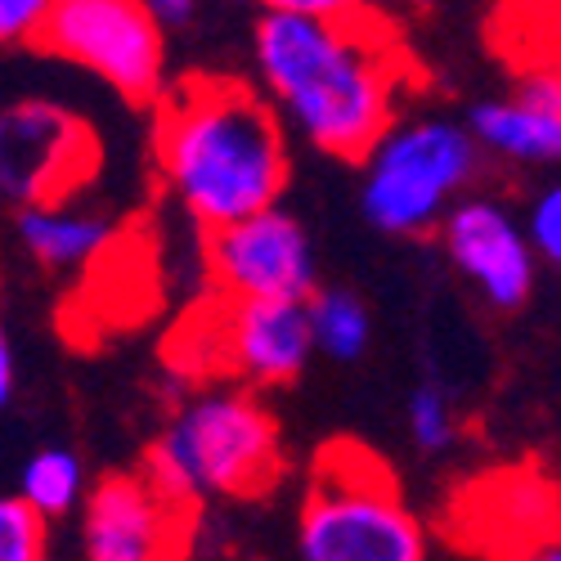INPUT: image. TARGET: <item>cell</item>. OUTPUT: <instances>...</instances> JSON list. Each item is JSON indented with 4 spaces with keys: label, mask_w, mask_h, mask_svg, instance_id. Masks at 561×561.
<instances>
[{
    "label": "cell",
    "mask_w": 561,
    "mask_h": 561,
    "mask_svg": "<svg viewBox=\"0 0 561 561\" xmlns=\"http://www.w3.org/2000/svg\"><path fill=\"white\" fill-rule=\"evenodd\" d=\"M252 50L265 100L323 153L359 162L396 122L404 55L368 10L351 19L265 14Z\"/></svg>",
    "instance_id": "1"
},
{
    "label": "cell",
    "mask_w": 561,
    "mask_h": 561,
    "mask_svg": "<svg viewBox=\"0 0 561 561\" xmlns=\"http://www.w3.org/2000/svg\"><path fill=\"white\" fill-rule=\"evenodd\" d=\"M153 153L175 203L203 229L274 207L288 190L278 108L239 77L194 72L162 85Z\"/></svg>",
    "instance_id": "2"
},
{
    "label": "cell",
    "mask_w": 561,
    "mask_h": 561,
    "mask_svg": "<svg viewBox=\"0 0 561 561\" xmlns=\"http://www.w3.org/2000/svg\"><path fill=\"white\" fill-rule=\"evenodd\" d=\"M278 477V427L252 391H203L175 413L145 458V481L175 503H198L203 494L256 499Z\"/></svg>",
    "instance_id": "3"
},
{
    "label": "cell",
    "mask_w": 561,
    "mask_h": 561,
    "mask_svg": "<svg viewBox=\"0 0 561 561\" xmlns=\"http://www.w3.org/2000/svg\"><path fill=\"white\" fill-rule=\"evenodd\" d=\"M301 561H427V530L391 467L355 445H323L301 503Z\"/></svg>",
    "instance_id": "4"
},
{
    "label": "cell",
    "mask_w": 561,
    "mask_h": 561,
    "mask_svg": "<svg viewBox=\"0 0 561 561\" xmlns=\"http://www.w3.org/2000/svg\"><path fill=\"white\" fill-rule=\"evenodd\" d=\"M364 162V216L382 233H432L477 175V139L445 117L391 122Z\"/></svg>",
    "instance_id": "5"
},
{
    "label": "cell",
    "mask_w": 561,
    "mask_h": 561,
    "mask_svg": "<svg viewBox=\"0 0 561 561\" xmlns=\"http://www.w3.org/2000/svg\"><path fill=\"white\" fill-rule=\"evenodd\" d=\"M36 45L130 104H153L167 85V27L153 23L145 0H55Z\"/></svg>",
    "instance_id": "6"
},
{
    "label": "cell",
    "mask_w": 561,
    "mask_h": 561,
    "mask_svg": "<svg viewBox=\"0 0 561 561\" xmlns=\"http://www.w3.org/2000/svg\"><path fill=\"white\" fill-rule=\"evenodd\" d=\"M100 171V139L50 100L0 108V194L10 203H64Z\"/></svg>",
    "instance_id": "7"
},
{
    "label": "cell",
    "mask_w": 561,
    "mask_h": 561,
    "mask_svg": "<svg viewBox=\"0 0 561 561\" xmlns=\"http://www.w3.org/2000/svg\"><path fill=\"white\" fill-rule=\"evenodd\" d=\"M198 314V342L175 337V346H203L207 364L203 373H229L252 387H284L310 364V319L306 301H229L216 297V306H203Z\"/></svg>",
    "instance_id": "8"
},
{
    "label": "cell",
    "mask_w": 561,
    "mask_h": 561,
    "mask_svg": "<svg viewBox=\"0 0 561 561\" xmlns=\"http://www.w3.org/2000/svg\"><path fill=\"white\" fill-rule=\"evenodd\" d=\"M207 274L229 301H306L319 288L306 229L278 203L207 229Z\"/></svg>",
    "instance_id": "9"
},
{
    "label": "cell",
    "mask_w": 561,
    "mask_h": 561,
    "mask_svg": "<svg viewBox=\"0 0 561 561\" xmlns=\"http://www.w3.org/2000/svg\"><path fill=\"white\" fill-rule=\"evenodd\" d=\"M81 512L85 561H184L194 535V503H175L135 477H108L90 490Z\"/></svg>",
    "instance_id": "10"
},
{
    "label": "cell",
    "mask_w": 561,
    "mask_h": 561,
    "mask_svg": "<svg viewBox=\"0 0 561 561\" xmlns=\"http://www.w3.org/2000/svg\"><path fill=\"white\" fill-rule=\"evenodd\" d=\"M552 526H557V499L535 467L490 472L472 485H462L458 507L449 517L458 543L494 561H526L539 543H552Z\"/></svg>",
    "instance_id": "11"
},
{
    "label": "cell",
    "mask_w": 561,
    "mask_h": 561,
    "mask_svg": "<svg viewBox=\"0 0 561 561\" xmlns=\"http://www.w3.org/2000/svg\"><path fill=\"white\" fill-rule=\"evenodd\" d=\"M440 239L458 274L481 288V297L499 310H517L535 293V252L522 225L490 198L454 203L440 216Z\"/></svg>",
    "instance_id": "12"
},
{
    "label": "cell",
    "mask_w": 561,
    "mask_h": 561,
    "mask_svg": "<svg viewBox=\"0 0 561 561\" xmlns=\"http://www.w3.org/2000/svg\"><path fill=\"white\" fill-rule=\"evenodd\" d=\"M467 135L477 139V149L503 153L512 162H557L561 153V81L552 64H535L512 100H490L472 108Z\"/></svg>",
    "instance_id": "13"
},
{
    "label": "cell",
    "mask_w": 561,
    "mask_h": 561,
    "mask_svg": "<svg viewBox=\"0 0 561 561\" xmlns=\"http://www.w3.org/2000/svg\"><path fill=\"white\" fill-rule=\"evenodd\" d=\"M19 243L50 270H77L90 265L108 243H113V225L95 211L64 203H27L19 207Z\"/></svg>",
    "instance_id": "14"
},
{
    "label": "cell",
    "mask_w": 561,
    "mask_h": 561,
    "mask_svg": "<svg viewBox=\"0 0 561 561\" xmlns=\"http://www.w3.org/2000/svg\"><path fill=\"white\" fill-rule=\"evenodd\" d=\"M306 319H310V342L329 359H359L368 351V310L355 293L342 288H314L306 297Z\"/></svg>",
    "instance_id": "15"
},
{
    "label": "cell",
    "mask_w": 561,
    "mask_h": 561,
    "mask_svg": "<svg viewBox=\"0 0 561 561\" xmlns=\"http://www.w3.org/2000/svg\"><path fill=\"white\" fill-rule=\"evenodd\" d=\"M19 499L41 522H59L85 499V472L72 449H41L27 458L19 477Z\"/></svg>",
    "instance_id": "16"
},
{
    "label": "cell",
    "mask_w": 561,
    "mask_h": 561,
    "mask_svg": "<svg viewBox=\"0 0 561 561\" xmlns=\"http://www.w3.org/2000/svg\"><path fill=\"white\" fill-rule=\"evenodd\" d=\"M409 436H413L417 449H427V454H440V449L454 445L458 417H454V409H449V400H445L440 387L423 382V387L409 396Z\"/></svg>",
    "instance_id": "17"
},
{
    "label": "cell",
    "mask_w": 561,
    "mask_h": 561,
    "mask_svg": "<svg viewBox=\"0 0 561 561\" xmlns=\"http://www.w3.org/2000/svg\"><path fill=\"white\" fill-rule=\"evenodd\" d=\"M0 561H45V522L19 494L0 499Z\"/></svg>",
    "instance_id": "18"
},
{
    "label": "cell",
    "mask_w": 561,
    "mask_h": 561,
    "mask_svg": "<svg viewBox=\"0 0 561 561\" xmlns=\"http://www.w3.org/2000/svg\"><path fill=\"white\" fill-rule=\"evenodd\" d=\"M522 233H526V243H530L535 256L561 261V194L557 190H543L530 203V216H526Z\"/></svg>",
    "instance_id": "19"
},
{
    "label": "cell",
    "mask_w": 561,
    "mask_h": 561,
    "mask_svg": "<svg viewBox=\"0 0 561 561\" xmlns=\"http://www.w3.org/2000/svg\"><path fill=\"white\" fill-rule=\"evenodd\" d=\"M55 0H0V45H32Z\"/></svg>",
    "instance_id": "20"
},
{
    "label": "cell",
    "mask_w": 561,
    "mask_h": 561,
    "mask_svg": "<svg viewBox=\"0 0 561 561\" xmlns=\"http://www.w3.org/2000/svg\"><path fill=\"white\" fill-rule=\"evenodd\" d=\"M265 14H310V19H351L368 0H261Z\"/></svg>",
    "instance_id": "21"
},
{
    "label": "cell",
    "mask_w": 561,
    "mask_h": 561,
    "mask_svg": "<svg viewBox=\"0 0 561 561\" xmlns=\"http://www.w3.org/2000/svg\"><path fill=\"white\" fill-rule=\"evenodd\" d=\"M145 10L153 14L158 27H184L198 14V0H145Z\"/></svg>",
    "instance_id": "22"
},
{
    "label": "cell",
    "mask_w": 561,
    "mask_h": 561,
    "mask_svg": "<svg viewBox=\"0 0 561 561\" xmlns=\"http://www.w3.org/2000/svg\"><path fill=\"white\" fill-rule=\"evenodd\" d=\"M14 400V346H10V329H5V310H0V409Z\"/></svg>",
    "instance_id": "23"
},
{
    "label": "cell",
    "mask_w": 561,
    "mask_h": 561,
    "mask_svg": "<svg viewBox=\"0 0 561 561\" xmlns=\"http://www.w3.org/2000/svg\"><path fill=\"white\" fill-rule=\"evenodd\" d=\"M526 561H561V552H557V543H539V548H535Z\"/></svg>",
    "instance_id": "24"
}]
</instances>
